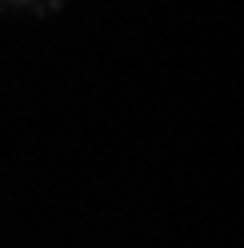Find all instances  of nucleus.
Here are the masks:
<instances>
[]
</instances>
